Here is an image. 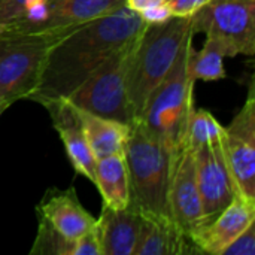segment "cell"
I'll return each mask as SVG.
<instances>
[{
	"label": "cell",
	"mask_w": 255,
	"mask_h": 255,
	"mask_svg": "<svg viewBox=\"0 0 255 255\" xmlns=\"http://www.w3.org/2000/svg\"><path fill=\"white\" fill-rule=\"evenodd\" d=\"M143 27L140 13L123 6L63 33L49 46L39 85L28 100L43 106L67 99L111 54L131 43Z\"/></svg>",
	"instance_id": "1"
},
{
	"label": "cell",
	"mask_w": 255,
	"mask_h": 255,
	"mask_svg": "<svg viewBox=\"0 0 255 255\" xmlns=\"http://www.w3.org/2000/svg\"><path fill=\"white\" fill-rule=\"evenodd\" d=\"M191 18L172 16L160 24H145L134 39L127 58V93L134 120L172 69L184 42L193 34Z\"/></svg>",
	"instance_id": "2"
},
{
	"label": "cell",
	"mask_w": 255,
	"mask_h": 255,
	"mask_svg": "<svg viewBox=\"0 0 255 255\" xmlns=\"http://www.w3.org/2000/svg\"><path fill=\"white\" fill-rule=\"evenodd\" d=\"M124 154L130 176V205L143 217L173 223L169 211L173 151L136 120L130 126Z\"/></svg>",
	"instance_id": "3"
},
{
	"label": "cell",
	"mask_w": 255,
	"mask_h": 255,
	"mask_svg": "<svg viewBox=\"0 0 255 255\" xmlns=\"http://www.w3.org/2000/svg\"><path fill=\"white\" fill-rule=\"evenodd\" d=\"M194 33L184 42L172 69L151 93L139 118L146 128L173 152L185 146V131L194 108V79L188 73V57Z\"/></svg>",
	"instance_id": "4"
},
{
	"label": "cell",
	"mask_w": 255,
	"mask_h": 255,
	"mask_svg": "<svg viewBox=\"0 0 255 255\" xmlns=\"http://www.w3.org/2000/svg\"><path fill=\"white\" fill-rule=\"evenodd\" d=\"M63 33L15 28L0 31V117L15 102L28 99L34 93L46 52Z\"/></svg>",
	"instance_id": "5"
},
{
	"label": "cell",
	"mask_w": 255,
	"mask_h": 255,
	"mask_svg": "<svg viewBox=\"0 0 255 255\" xmlns=\"http://www.w3.org/2000/svg\"><path fill=\"white\" fill-rule=\"evenodd\" d=\"M133 42L111 54L63 100L99 117L131 126L136 120L127 93V58Z\"/></svg>",
	"instance_id": "6"
},
{
	"label": "cell",
	"mask_w": 255,
	"mask_h": 255,
	"mask_svg": "<svg viewBox=\"0 0 255 255\" xmlns=\"http://www.w3.org/2000/svg\"><path fill=\"white\" fill-rule=\"evenodd\" d=\"M194 33L218 40L227 57L255 52V0H211L191 16Z\"/></svg>",
	"instance_id": "7"
},
{
	"label": "cell",
	"mask_w": 255,
	"mask_h": 255,
	"mask_svg": "<svg viewBox=\"0 0 255 255\" xmlns=\"http://www.w3.org/2000/svg\"><path fill=\"white\" fill-rule=\"evenodd\" d=\"M221 149L239 196L255 202V94L250 87L248 99L232 123L223 128Z\"/></svg>",
	"instance_id": "8"
},
{
	"label": "cell",
	"mask_w": 255,
	"mask_h": 255,
	"mask_svg": "<svg viewBox=\"0 0 255 255\" xmlns=\"http://www.w3.org/2000/svg\"><path fill=\"white\" fill-rule=\"evenodd\" d=\"M169 211L173 224L188 239L205 223L196 176L194 151L188 146L173 152L169 184Z\"/></svg>",
	"instance_id": "9"
},
{
	"label": "cell",
	"mask_w": 255,
	"mask_h": 255,
	"mask_svg": "<svg viewBox=\"0 0 255 255\" xmlns=\"http://www.w3.org/2000/svg\"><path fill=\"white\" fill-rule=\"evenodd\" d=\"M194 158L197 185L206 223L226 209L238 196V191L227 169L220 142L197 148L194 151Z\"/></svg>",
	"instance_id": "10"
},
{
	"label": "cell",
	"mask_w": 255,
	"mask_h": 255,
	"mask_svg": "<svg viewBox=\"0 0 255 255\" xmlns=\"http://www.w3.org/2000/svg\"><path fill=\"white\" fill-rule=\"evenodd\" d=\"M255 221V202L236 196L217 217L202 224L190 241L202 254L221 255L223 251Z\"/></svg>",
	"instance_id": "11"
},
{
	"label": "cell",
	"mask_w": 255,
	"mask_h": 255,
	"mask_svg": "<svg viewBox=\"0 0 255 255\" xmlns=\"http://www.w3.org/2000/svg\"><path fill=\"white\" fill-rule=\"evenodd\" d=\"M37 214L70 241L82 238L96 227V218L84 209L73 188L49 190L39 203Z\"/></svg>",
	"instance_id": "12"
},
{
	"label": "cell",
	"mask_w": 255,
	"mask_h": 255,
	"mask_svg": "<svg viewBox=\"0 0 255 255\" xmlns=\"http://www.w3.org/2000/svg\"><path fill=\"white\" fill-rule=\"evenodd\" d=\"M140 224L142 215L131 205L124 209H112L103 205L94 227L102 255H133Z\"/></svg>",
	"instance_id": "13"
},
{
	"label": "cell",
	"mask_w": 255,
	"mask_h": 255,
	"mask_svg": "<svg viewBox=\"0 0 255 255\" xmlns=\"http://www.w3.org/2000/svg\"><path fill=\"white\" fill-rule=\"evenodd\" d=\"M43 106L51 115L52 126L64 145L66 154L73 169L76 170V173L94 182L96 157L88 145V140L73 112V108L66 100L49 102Z\"/></svg>",
	"instance_id": "14"
},
{
	"label": "cell",
	"mask_w": 255,
	"mask_h": 255,
	"mask_svg": "<svg viewBox=\"0 0 255 255\" xmlns=\"http://www.w3.org/2000/svg\"><path fill=\"white\" fill-rule=\"evenodd\" d=\"M126 6V0H46L37 33H63Z\"/></svg>",
	"instance_id": "15"
},
{
	"label": "cell",
	"mask_w": 255,
	"mask_h": 255,
	"mask_svg": "<svg viewBox=\"0 0 255 255\" xmlns=\"http://www.w3.org/2000/svg\"><path fill=\"white\" fill-rule=\"evenodd\" d=\"M70 106L73 108V112L82 127V131L88 140V145L96 160L112 154L126 152L130 126L115 120L99 117L96 114L79 109L73 105Z\"/></svg>",
	"instance_id": "16"
},
{
	"label": "cell",
	"mask_w": 255,
	"mask_h": 255,
	"mask_svg": "<svg viewBox=\"0 0 255 255\" xmlns=\"http://www.w3.org/2000/svg\"><path fill=\"white\" fill-rule=\"evenodd\" d=\"M190 253H199V250L173 223L142 215L140 233L133 255H182Z\"/></svg>",
	"instance_id": "17"
},
{
	"label": "cell",
	"mask_w": 255,
	"mask_h": 255,
	"mask_svg": "<svg viewBox=\"0 0 255 255\" xmlns=\"http://www.w3.org/2000/svg\"><path fill=\"white\" fill-rule=\"evenodd\" d=\"M103 205L124 209L130 205V176L126 154H112L96 160L94 182Z\"/></svg>",
	"instance_id": "18"
},
{
	"label": "cell",
	"mask_w": 255,
	"mask_h": 255,
	"mask_svg": "<svg viewBox=\"0 0 255 255\" xmlns=\"http://www.w3.org/2000/svg\"><path fill=\"white\" fill-rule=\"evenodd\" d=\"M227 57L223 45L214 37L206 36L202 49L191 48L188 57V73L194 81H220L226 78L224 58Z\"/></svg>",
	"instance_id": "19"
},
{
	"label": "cell",
	"mask_w": 255,
	"mask_h": 255,
	"mask_svg": "<svg viewBox=\"0 0 255 255\" xmlns=\"http://www.w3.org/2000/svg\"><path fill=\"white\" fill-rule=\"evenodd\" d=\"M223 128L224 127L215 120V117L209 111L196 109L194 106L187 124L185 146L196 151L203 145L220 142L223 136Z\"/></svg>",
	"instance_id": "20"
},
{
	"label": "cell",
	"mask_w": 255,
	"mask_h": 255,
	"mask_svg": "<svg viewBox=\"0 0 255 255\" xmlns=\"http://www.w3.org/2000/svg\"><path fill=\"white\" fill-rule=\"evenodd\" d=\"M76 241L66 239L54 230L43 218L39 217V227L34 244L30 250L31 255H75Z\"/></svg>",
	"instance_id": "21"
},
{
	"label": "cell",
	"mask_w": 255,
	"mask_h": 255,
	"mask_svg": "<svg viewBox=\"0 0 255 255\" xmlns=\"http://www.w3.org/2000/svg\"><path fill=\"white\" fill-rule=\"evenodd\" d=\"M36 0H0V31L13 27Z\"/></svg>",
	"instance_id": "22"
},
{
	"label": "cell",
	"mask_w": 255,
	"mask_h": 255,
	"mask_svg": "<svg viewBox=\"0 0 255 255\" xmlns=\"http://www.w3.org/2000/svg\"><path fill=\"white\" fill-rule=\"evenodd\" d=\"M221 255H255V221L242 232Z\"/></svg>",
	"instance_id": "23"
},
{
	"label": "cell",
	"mask_w": 255,
	"mask_h": 255,
	"mask_svg": "<svg viewBox=\"0 0 255 255\" xmlns=\"http://www.w3.org/2000/svg\"><path fill=\"white\" fill-rule=\"evenodd\" d=\"M211 0H166L172 16L179 18H191L197 10H200L205 4H208Z\"/></svg>",
	"instance_id": "24"
},
{
	"label": "cell",
	"mask_w": 255,
	"mask_h": 255,
	"mask_svg": "<svg viewBox=\"0 0 255 255\" xmlns=\"http://www.w3.org/2000/svg\"><path fill=\"white\" fill-rule=\"evenodd\" d=\"M140 16H142L145 24H160V22L170 19L172 13H170L166 3H161V4H157V6H152V7L142 10Z\"/></svg>",
	"instance_id": "25"
},
{
	"label": "cell",
	"mask_w": 255,
	"mask_h": 255,
	"mask_svg": "<svg viewBox=\"0 0 255 255\" xmlns=\"http://www.w3.org/2000/svg\"><path fill=\"white\" fill-rule=\"evenodd\" d=\"M166 0H126V6L130 7L131 10H136V12H142L148 7H152V6H157V4H161L164 3Z\"/></svg>",
	"instance_id": "26"
}]
</instances>
